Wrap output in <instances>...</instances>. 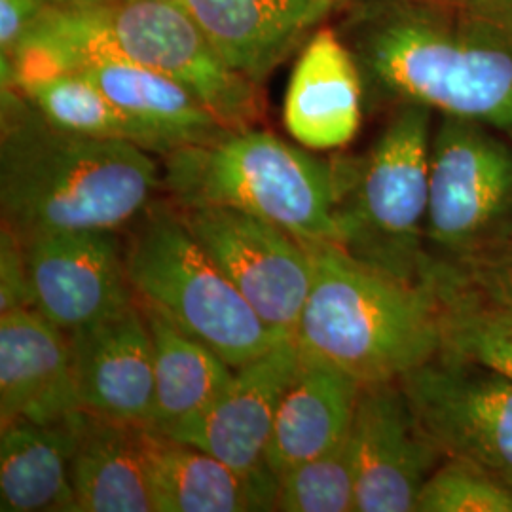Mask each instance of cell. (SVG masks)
Segmentation results:
<instances>
[{
	"label": "cell",
	"mask_w": 512,
	"mask_h": 512,
	"mask_svg": "<svg viewBox=\"0 0 512 512\" xmlns=\"http://www.w3.org/2000/svg\"><path fill=\"white\" fill-rule=\"evenodd\" d=\"M78 71L131 118L147 126L164 143L167 154L211 143L232 131L220 124L196 93L167 74L120 61L93 63Z\"/></svg>",
	"instance_id": "obj_22"
},
{
	"label": "cell",
	"mask_w": 512,
	"mask_h": 512,
	"mask_svg": "<svg viewBox=\"0 0 512 512\" xmlns=\"http://www.w3.org/2000/svg\"><path fill=\"white\" fill-rule=\"evenodd\" d=\"M478 300L512 308V222L505 234L476 260L458 289L440 304Z\"/></svg>",
	"instance_id": "obj_28"
},
{
	"label": "cell",
	"mask_w": 512,
	"mask_h": 512,
	"mask_svg": "<svg viewBox=\"0 0 512 512\" xmlns=\"http://www.w3.org/2000/svg\"><path fill=\"white\" fill-rule=\"evenodd\" d=\"M175 211L258 317L294 336L313 283L310 243L272 220L232 207Z\"/></svg>",
	"instance_id": "obj_10"
},
{
	"label": "cell",
	"mask_w": 512,
	"mask_h": 512,
	"mask_svg": "<svg viewBox=\"0 0 512 512\" xmlns=\"http://www.w3.org/2000/svg\"><path fill=\"white\" fill-rule=\"evenodd\" d=\"M52 0H0V52L10 57Z\"/></svg>",
	"instance_id": "obj_30"
},
{
	"label": "cell",
	"mask_w": 512,
	"mask_h": 512,
	"mask_svg": "<svg viewBox=\"0 0 512 512\" xmlns=\"http://www.w3.org/2000/svg\"><path fill=\"white\" fill-rule=\"evenodd\" d=\"M442 308V351L490 366L512 380V308L478 300H456Z\"/></svg>",
	"instance_id": "obj_26"
},
{
	"label": "cell",
	"mask_w": 512,
	"mask_h": 512,
	"mask_svg": "<svg viewBox=\"0 0 512 512\" xmlns=\"http://www.w3.org/2000/svg\"><path fill=\"white\" fill-rule=\"evenodd\" d=\"M418 512H512V486L459 459H444L425 482Z\"/></svg>",
	"instance_id": "obj_27"
},
{
	"label": "cell",
	"mask_w": 512,
	"mask_h": 512,
	"mask_svg": "<svg viewBox=\"0 0 512 512\" xmlns=\"http://www.w3.org/2000/svg\"><path fill=\"white\" fill-rule=\"evenodd\" d=\"M120 61L167 74L196 93L224 128H253L258 84L230 69L177 0L50 4L2 57V86Z\"/></svg>",
	"instance_id": "obj_3"
},
{
	"label": "cell",
	"mask_w": 512,
	"mask_h": 512,
	"mask_svg": "<svg viewBox=\"0 0 512 512\" xmlns=\"http://www.w3.org/2000/svg\"><path fill=\"white\" fill-rule=\"evenodd\" d=\"M423 433L459 459L512 486V380L473 359L440 351L401 380Z\"/></svg>",
	"instance_id": "obj_9"
},
{
	"label": "cell",
	"mask_w": 512,
	"mask_h": 512,
	"mask_svg": "<svg viewBox=\"0 0 512 512\" xmlns=\"http://www.w3.org/2000/svg\"><path fill=\"white\" fill-rule=\"evenodd\" d=\"M313 283L294 340L357 380H401L444 346V308L425 285L384 274L340 245H311Z\"/></svg>",
	"instance_id": "obj_4"
},
{
	"label": "cell",
	"mask_w": 512,
	"mask_h": 512,
	"mask_svg": "<svg viewBox=\"0 0 512 512\" xmlns=\"http://www.w3.org/2000/svg\"><path fill=\"white\" fill-rule=\"evenodd\" d=\"M33 308L25 247L8 228L0 234V311Z\"/></svg>",
	"instance_id": "obj_29"
},
{
	"label": "cell",
	"mask_w": 512,
	"mask_h": 512,
	"mask_svg": "<svg viewBox=\"0 0 512 512\" xmlns=\"http://www.w3.org/2000/svg\"><path fill=\"white\" fill-rule=\"evenodd\" d=\"M80 410L71 336L35 308L0 317V423H52Z\"/></svg>",
	"instance_id": "obj_15"
},
{
	"label": "cell",
	"mask_w": 512,
	"mask_h": 512,
	"mask_svg": "<svg viewBox=\"0 0 512 512\" xmlns=\"http://www.w3.org/2000/svg\"><path fill=\"white\" fill-rule=\"evenodd\" d=\"M357 467L355 448L348 437L319 458L296 465L279 476L277 511H355Z\"/></svg>",
	"instance_id": "obj_25"
},
{
	"label": "cell",
	"mask_w": 512,
	"mask_h": 512,
	"mask_svg": "<svg viewBox=\"0 0 512 512\" xmlns=\"http://www.w3.org/2000/svg\"><path fill=\"white\" fill-rule=\"evenodd\" d=\"M357 512H414L444 456L423 433L399 380L361 385L351 425Z\"/></svg>",
	"instance_id": "obj_11"
},
{
	"label": "cell",
	"mask_w": 512,
	"mask_h": 512,
	"mask_svg": "<svg viewBox=\"0 0 512 512\" xmlns=\"http://www.w3.org/2000/svg\"><path fill=\"white\" fill-rule=\"evenodd\" d=\"M222 61L256 84L274 71L325 0H177Z\"/></svg>",
	"instance_id": "obj_20"
},
{
	"label": "cell",
	"mask_w": 512,
	"mask_h": 512,
	"mask_svg": "<svg viewBox=\"0 0 512 512\" xmlns=\"http://www.w3.org/2000/svg\"><path fill=\"white\" fill-rule=\"evenodd\" d=\"M33 308L67 334L135 302L118 232H63L23 243Z\"/></svg>",
	"instance_id": "obj_12"
},
{
	"label": "cell",
	"mask_w": 512,
	"mask_h": 512,
	"mask_svg": "<svg viewBox=\"0 0 512 512\" xmlns=\"http://www.w3.org/2000/svg\"><path fill=\"white\" fill-rule=\"evenodd\" d=\"M76 2H118V0H54V4H76Z\"/></svg>",
	"instance_id": "obj_31"
},
{
	"label": "cell",
	"mask_w": 512,
	"mask_h": 512,
	"mask_svg": "<svg viewBox=\"0 0 512 512\" xmlns=\"http://www.w3.org/2000/svg\"><path fill=\"white\" fill-rule=\"evenodd\" d=\"M433 110L401 103L376 145L340 167V247L384 274L421 285Z\"/></svg>",
	"instance_id": "obj_8"
},
{
	"label": "cell",
	"mask_w": 512,
	"mask_h": 512,
	"mask_svg": "<svg viewBox=\"0 0 512 512\" xmlns=\"http://www.w3.org/2000/svg\"><path fill=\"white\" fill-rule=\"evenodd\" d=\"M162 188L158 164L128 141L54 126L14 86H2L0 211L21 243L63 232H118Z\"/></svg>",
	"instance_id": "obj_2"
},
{
	"label": "cell",
	"mask_w": 512,
	"mask_h": 512,
	"mask_svg": "<svg viewBox=\"0 0 512 512\" xmlns=\"http://www.w3.org/2000/svg\"><path fill=\"white\" fill-rule=\"evenodd\" d=\"M342 40L378 92L512 139V0H368Z\"/></svg>",
	"instance_id": "obj_1"
},
{
	"label": "cell",
	"mask_w": 512,
	"mask_h": 512,
	"mask_svg": "<svg viewBox=\"0 0 512 512\" xmlns=\"http://www.w3.org/2000/svg\"><path fill=\"white\" fill-rule=\"evenodd\" d=\"M361 384L332 366L302 355V363L277 408L266 465L277 478L319 458L346 439Z\"/></svg>",
	"instance_id": "obj_19"
},
{
	"label": "cell",
	"mask_w": 512,
	"mask_h": 512,
	"mask_svg": "<svg viewBox=\"0 0 512 512\" xmlns=\"http://www.w3.org/2000/svg\"><path fill=\"white\" fill-rule=\"evenodd\" d=\"M147 425L80 410L71 461L76 512H154Z\"/></svg>",
	"instance_id": "obj_18"
},
{
	"label": "cell",
	"mask_w": 512,
	"mask_h": 512,
	"mask_svg": "<svg viewBox=\"0 0 512 512\" xmlns=\"http://www.w3.org/2000/svg\"><path fill=\"white\" fill-rule=\"evenodd\" d=\"M52 4H54V0H52Z\"/></svg>",
	"instance_id": "obj_32"
},
{
	"label": "cell",
	"mask_w": 512,
	"mask_h": 512,
	"mask_svg": "<svg viewBox=\"0 0 512 512\" xmlns=\"http://www.w3.org/2000/svg\"><path fill=\"white\" fill-rule=\"evenodd\" d=\"M141 308L147 315L154 344L150 429L167 433L213 403L232 382L236 368L203 342L186 334L164 313L147 304H141Z\"/></svg>",
	"instance_id": "obj_23"
},
{
	"label": "cell",
	"mask_w": 512,
	"mask_h": 512,
	"mask_svg": "<svg viewBox=\"0 0 512 512\" xmlns=\"http://www.w3.org/2000/svg\"><path fill=\"white\" fill-rule=\"evenodd\" d=\"M54 126L97 139L128 141L148 152L165 156L164 143L141 122L110 101L80 71L48 74L16 84Z\"/></svg>",
	"instance_id": "obj_24"
},
{
	"label": "cell",
	"mask_w": 512,
	"mask_h": 512,
	"mask_svg": "<svg viewBox=\"0 0 512 512\" xmlns=\"http://www.w3.org/2000/svg\"><path fill=\"white\" fill-rule=\"evenodd\" d=\"M346 42L330 29L315 33L294 65L283 120L310 150L346 147L361 126L363 78Z\"/></svg>",
	"instance_id": "obj_16"
},
{
	"label": "cell",
	"mask_w": 512,
	"mask_h": 512,
	"mask_svg": "<svg viewBox=\"0 0 512 512\" xmlns=\"http://www.w3.org/2000/svg\"><path fill=\"white\" fill-rule=\"evenodd\" d=\"M124 253L135 298L234 368L291 336L258 317L167 200L150 203L135 220Z\"/></svg>",
	"instance_id": "obj_6"
},
{
	"label": "cell",
	"mask_w": 512,
	"mask_h": 512,
	"mask_svg": "<svg viewBox=\"0 0 512 512\" xmlns=\"http://www.w3.org/2000/svg\"><path fill=\"white\" fill-rule=\"evenodd\" d=\"M511 222V137L440 114L431 141L421 285L439 300L450 296Z\"/></svg>",
	"instance_id": "obj_7"
},
{
	"label": "cell",
	"mask_w": 512,
	"mask_h": 512,
	"mask_svg": "<svg viewBox=\"0 0 512 512\" xmlns=\"http://www.w3.org/2000/svg\"><path fill=\"white\" fill-rule=\"evenodd\" d=\"M78 412L52 423H0V511L76 512L71 461Z\"/></svg>",
	"instance_id": "obj_21"
},
{
	"label": "cell",
	"mask_w": 512,
	"mask_h": 512,
	"mask_svg": "<svg viewBox=\"0 0 512 512\" xmlns=\"http://www.w3.org/2000/svg\"><path fill=\"white\" fill-rule=\"evenodd\" d=\"M300 363L302 353L294 336L283 338L264 355L236 368L230 385L198 416L160 435L192 444L243 475L268 469L266 448L277 408Z\"/></svg>",
	"instance_id": "obj_13"
},
{
	"label": "cell",
	"mask_w": 512,
	"mask_h": 512,
	"mask_svg": "<svg viewBox=\"0 0 512 512\" xmlns=\"http://www.w3.org/2000/svg\"><path fill=\"white\" fill-rule=\"evenodd\" d=\"M69 336L80 410L150 427L154 344L137 298Z\"/></svg>",
	"instance_id": "obj_14"
},
{
	"label": "cell",
	"mask_w": 512,
	"mask_h": 512,
	"mask_svg": "<svg viewBox=\"0 0 512 512\" xmlns=\"http://www.w3.org/2000/svg\"><path fill=\"white\" fill-rule=\"evenodd\" d=\"M148 488L154 512L277 511L272 469L243 475L219 458L148 427Z\"/></svg>",
	"instance_id": "obj_17"
},
{
	"label": "cell",
	"mask_w": 512,
	"mask_h": 512,
	"mask_svg": "<svg viewBox=\"0 0 512 512\" xmlns=\"http://www.w3.org/2000/svg\"><path fill=\"white\" fill-rule=\"evenodd\" d=\"M162 190L175 207H232L272 220L310 245H340V167L264 129L164 156Z\"/></svg>",
	"instance_id": "obj_5"
}]
</instances>
